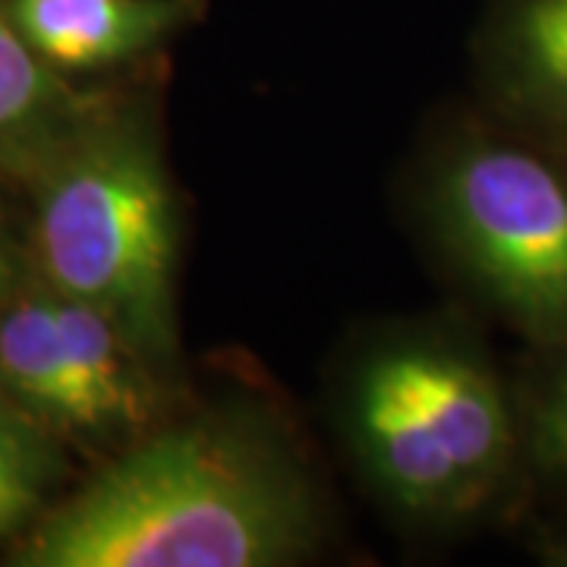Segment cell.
I'll list each match as a JSON object with an SVG mask.
<instances>
[{"label":"cell","instance_id":"obj_10","mask_svg":"<svg viewBox=\"0 0 567 567\" xmlns=\"http://www.w3.org/2000/svg\"><path fill=\"white\" fill-rule=\"evenodd\" d=\"M539 353V372L520 394L527 483L543 486L567 511V344Z\"/></svg>","mask_w":567,"mask_h":567},{"label":"cell","instance_id":"obj_8","mask_svg":"<svg viewBox=\"0 0 567 567\" xmlns=\"http://www.w3.org/2000/svg\"><path fill=\"white\" fill-rule=\"evenodd\" d=\"M0 388L54 435L82 439V406L54 290L35 278L0 303Z\"/></svg>","mask_w":567,"mask_h":567},{"label":"cell","instance_id":"obj_2","mask_svg":"<svg viewBox=\"0 0 567 567\" xmlns=\"http://www.w3.org/2000/svg\"><path fill=\"white\" fill-rule=\"evenodd\" d=\"M344 406L365 476L406 514L473 520L527 483L520 394L473 341L410 334L375 347Z\"/></svg>","mask_w":567,"mask_h":567},{"label":"cell","instance_id":"obj_3","mask_svg":"<svg viewBox=\"0 0 567 567\" xmlns=\"http://www.w3.org/2000/svg\"><path fill=\"white\" fill-rule=\"evenodd\" d=\"M32 259L155 365L177 350V199L148 123L104 104L29 177Z\"/></svg>","mask_w":567,"mask_h":567},{"label":"cell","instance_id":"obj_9","mask_svg":"<svg viewBox=\"0 0 567 567\" xmlns=\"http://www.w3.org/2000/svg\"><path fill=\"white\" fill-rule=\"evenodd\" d=\"M58 435L0 388V543L25 529L61 476Z\"/></svg>","mask_w":567,"mask_h":567},{"label":"cell","instance_id":"obj_5","mask_svg":"<svg viewBox=\"0 0 567 567\" xmlns=\"http://www.w3.org/2000/svg\"><path fill=\"white\" fill-rule=\"evenodd\" d=\"M476 66L492 121L567 155V0H488Z\"/></svg>","mask_w":567,"mask_h":567},{"label":"cell","instance_id":"obj_6","mask_svg":"<svg viewBox=\"0 0 567 567\" xmlns=\"http://www.w3.org/2000/svg\"><path fill=\"white\" fill-rule=\"evenodd\" d=\"M13 22L66 76L145 61L203 17V0H7Z\"/></svg>","mask_w":567,"mask_h":567},{"label":"cell","instance_id":"obj_4","mask_svg":"<svg viewBox=\"0 0 567 567\" xmlns=\"http://www.w3.org/2000/svg\"><path fill=\"white\" fill-rule=\"evenodd\" d=\"M425 203L466 287L533 350L567 344V155L488 117L447 142Z\"/></svg>","mask_w":567,"mask_h":567},{"label":"cell","instance_id":"obj_1","mask_svg":"<svg viewBox=\"0 0 567 567\" xmlns=\"http://www.w3.org/2000/svg\"><path fill=\"white\" fill-rule=\"evenodd\" d=\"M316 505L281 439L244 413L152 432L44 514L22 567H278L316 543Z\"/></svg>","mask_w":567,"mask_h":567},{"label":"cell","instance_id":"obj_11","mask_svg":"<svg viewBox=\"0 0 567 567\" xmlns=\"http://www.w3.org/2000/svg\"><path fill=\"white\" fill-rule=\"evenodd\" d=\"M22 262H20V249L13 244V237H10V227L3 221V215H0V303L17 290L22 284Z\"/></svg>","mask_w":567,"mask_h":567},{"label":"cell","instance_id":"obj_7","mask_svg":"<svg viewBox=\"0 0 567 567\" xmlns=\"http://www.w3.org/2000/svg\"><path fill=\"white\" fill-rule=\"evenodd\" d=\"M102 107L41 58L0 0V177L29 181Z\"/></svg>","mask_w":567,"mask_h":567}]
</instances>
